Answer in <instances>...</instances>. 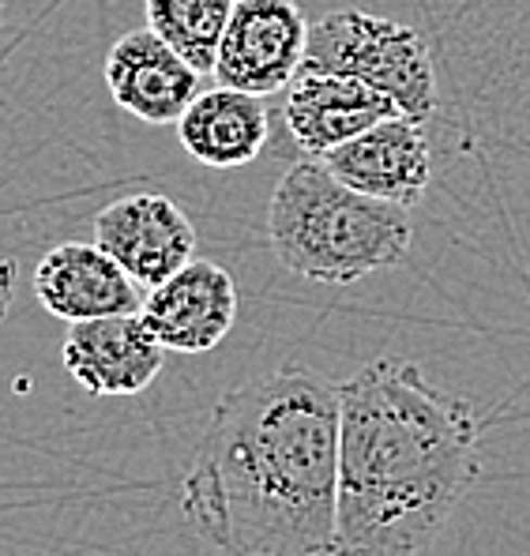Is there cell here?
<instances>
[{
  "label": "cell",
  "instance_id": "cell-1",
  "mask_svg": "<svg viewBox=\"0 0 530 556\" xmlns=\"http://www.w3.org/2000/svg\"><path fill=\"white\" fill-rule=\"evenodd\" d=\"M336 473L339 383L282 365L218 399L181 515L226 556H336Z\"/></svg>",
  "mask_w": 530,
  "mask_h": 556
},
{
  "label": "cell",
  "instance_id": "cell-2",
  "mask_svg": "<svg viewBox=\"0 0 530 556\" xmlns=\"http://www.w3.org/2000/svg\"><path fill=\"white\" fill-rule=\"evenodd\" d=\"M478 478V417L406 357L339 383L336 556H418Z\"/></svg>",
  "mask_w": 530,
  "mask_h": 556
},
{
  "label": "cell",
  "instance_id": "cell-3",
  "mask_svg": "<svg viewBox=\"0 0 530 556\" xmlns=\"http://www.w3.org/2000/svg\"><path fill=\"white\" fill-rule=\"evenodd\" d=\"M267 237L290 275L350 286L411 256V211L342 185L320 159L282 174L267 203Z\"/></svg>",
  "mask_w": 530,
  "mask_h": 556
},
{
  "label": "cell",
  "instance_id": "cell-4",
  "mask_svg": "<svg viewBox=\"0 0 530 556\" xmlns=\"http://www.w3.org/2000/svg\"><path fill=\"white\" fill-rule=\"evenodd\" d=\"M301 72L350 76L388 94L399 113L426 125L437 110V76L426 38L414 27L373 12H331L308 27Z\"/></svg>",
  "mask_w": 530,
  "mask_h": 556
},
{
  "label": "cell",
  "instance_id": "cell-5",
  "mask_svg": "<svg viewBox=\"0 0 530 556\" xmlns=\"http://www.w3.org/2000/svg\"><path fill=\"white\" fill-rule=\"evenodd\" d=\"M308 23L293 0H238L211 76L244 94H279L305 61Z\"/></svg>",
  "mask_w": 530,
  "mask_h": 556
},
{
  "label": "cell",
  "instance_id": "cell-6",
  "mask_svg": "<svg viewBox=\"0 0 530 556\" xmlns=\"http://www.w3.org/2000/svg\"><path fill=\"white\" fill-rule=\"evenodd\" d=\"M94 244L140 290H151L195 256V230L169 195L132 192L98 211Z\"/></svg>",
  "mask_w": 530,
  "mask_h": 556
},
{
  "label": "cell",
  "instance_id": "cell-7",
  "mask_svg": "<svg viewBox=\"0 0 530 556\" xmlns=\"http://www.w3.org/2000/svg\"><path fill=\"white\" fill-rule=\"evenodd\" d=\"M320 162L354 192L399 203L406 211L426 195L429 177H433L426 128L406 113H395V117L377 121L365 132L350 136L346 143L320 154Z\"/></svg>",
  "mask_w": 530,
  "mask_h": 556
},
{
  "label": "cell",
  "instance_id": "cell-8",
  "mask_svg": "<svg viewBox=\"0 0 530 556\" xmlns=\"http://www.w3.org/2000/svg\"><path fill=\"white\" fill-rule=\"evenodd\" d=\"M147 331L174 354H207L238 320V286L226 267L189 260L181 271L151 286L140 305Z\"/></svg>",
  "mask_w": 530,
  "mask_h": 556
},
{
  "label": "cell",
  "instance_id": "cell-9",
  "mask_svg": "<svg viewBox=\"0 0 530 556\" xmlns=\"http://www.w3.org/2000/svg\"><path fill=\"white\" fill-rule=\"evenodd\" d=\"M61 362L91 395H140L162 372L166 350L147 331L140 313L72 324Z\"/></svg>",
  "mask_w": 530,
  "mask_h": 556
},
{
  "label": "cell",
  "instance_id": "cell-10",
  "mask_svg": "<svg viewBox=\"0 0 530 556\" xmlns=\"http://www.w3.org/2000/svg\"><path fill=\"white\" fill-rule=\"evenodd\" d=\"M102 76L113 102L143 125H177L203 79L151 27L121 35L105 53Z\"/></svg>",
  "mask_w": 530,
  "mask_h": 556
},
{
  "label": "cell",
  "instance_id": "cell-11",
  "mask_svg": "<svg viewBox=\"0 0 530 556\" xmlns=\"http://www.w3.org/2000/svg\"><path fill=\"white\" fill-rule=\"evenodd\" d=\"M35 298L49 316L64 324L98 316L140 313V286L132 282L98 244H53L35 267Z\"/></svg>",
  "mask_w": 530,
  "mask_h": 556
},
{
  "label": "cell",
  "instance_id": "cell-12",
  "mask_svg": "<svg viewBox=\"0 0 530 556\" xmlns=\"http://www.w3.org/2000/svg\"><path fill=\"white\" fill-rule=\"evenodd\" d=\"M287 91L282 117H287L290 139L308 159H320L331 147L346 143L350 136L399 113L388 94L350 76H331V72H298Z\"/></svg>",
  "mask_w": 530,
  "mask_h": 556
},
{
  "label": "cell",
  "instance_id": "cell-13",
  "mask_svg": "<svg viewBox=\"0 0 530 556\" xmlns=\"http://www.w3.org/2000/svg\"><path fill=\"white\" fill-rule=\"evenodd\" d=\"M267 110L264 98L234 91V87H211L189 102V110L177 117L181 147L200 166L234 169L260 159L267 143Z\"/></svg>",
  "mask_w": 530,
  "mask_h": 556
},
{
  "label": "cell",
  "instance_id": "cell-14",
  "mask_svg": "<svg viewBox=\"0 0 530 556\" xmlns=\"http://www.w3.org/2000/svg\"><path fill=\"white\" fill-rule=\"evenodd\" d=\"M238 0H147V27L200 76H211L223 30Z\"/></svg>",
  "mask_w": 530,
  "mask_h": 556
},
{
  "label": "cell",
  "instance_id": "cell-15",
  "mask_svg": "<svg viewBox=\"0 0 530 556\" xmlns=\"http://www.w3.org/2000/svg\"><path fill=\"white\" fill-rule=\"evenodd\" d=\"M12 286H15V267L8 260H0V320L8 316L12 308Z\"/></svg>",
  "mask_w": 530,
  "mask_h": 556
},
{
  "label": "cell",
  "instance_id": "cell-16",
  "mask_svg": "<svg viewBox=\"0 0 530 556\" xmlns=\"http://www.w3.org/2000/svg\"><path fill=\"white\" fill-rule=\"evenodd\" d=\"M4 4H8V0H0V15H4Z\"/></svg>",
  "mask_w": 530,
  "mask_h": 556
}]
</instances>
